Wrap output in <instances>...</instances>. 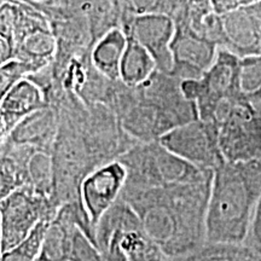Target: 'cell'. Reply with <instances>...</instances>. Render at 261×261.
<instances>
[{"label": "cell", "instance_id": "cell-1", "mask_svg": "<svg viewBox=\"0 0 261 261\" xmlns=\"http://www.w3.org/2000/svg\"><path fill=\"white\" fill-rule=\"evenodd\" d=\"M213 175L162 188L125 185L121 197L167 257L188 254L207 242L208 203Z\"/></svg>", "mask_w": 261, "mask_h": 261}, {"label": "cell", "instance_id": "cell-2", "mask_svg": "<svg viewBox=\"0 0 261 261\" xmlns=\"http://www.w3.org/2000/svg\"><path fill=\"white\" fill-rule=\"evenodd\" d=\"M261 196V161H225L214 169L208 203L207 242H246Z\"/></svg>", "mask_w": 261, "mask_h": 261}, {"label": "cell", "instance_id": "cell-3", "mask_svg": "<svg viewBox=\"0 0 261 261\" xmlns=\"http://www.w3.org/2000/svg\"><path fill=\"white\" fill-rule=\"evenodd\" d=\"M94 243L106 261H165L167 257L121 196L97 224Z\"/></svg>", "mask_w": 261, "mask_h": 261}, {"label": "cell", "instance_id": "cell-4", "mask_svg": "<svg viewBox=\"0 0 261 261\" xmlns=\"http://www.w3.org/2000/svg\"><path fill=\"white\" fill-rule=\"evenodd\" d=\"M125 166L126 185L133 188H162L210 178L212 169L196 167L169 151L159 140L142 142L120 156Z\"/></svg>", "mask_w": 261, "mask_h": 261}, {"label": "cell", "instance_id": "cell-5", "mask_svg": "<svg viewBox=\"0 0 261 261\" xmlns=\"http://www.w3.org/2000/svg\"><path fill=\"white\" fill-rule=\"evenodd\" d=\"M51 198L32 187L16 189L2 198V253L21 243L40 221L54 219L58 210Z\"/></svg>", "mask_w": 261, "mask_h": 261}, {"label": "cell", "instance_id": "cell-6", "mask_svg": "<svg viewBox=\"0 0 261 261\" xmlns=\"http://www.w3.org/2000/svg\"><path fill=\"white\" fill-rule=\"evenodd\" d=\"M218 139L226 161H261V114L243 94L220 121Z\"/></svg>", "mask_w": 261, "mask_h": 261}, {"label": "cell", "instance_id": "cell-7", "mask_svg": "<svg viewBox=\"0 0 261 261\" xmlns=\"http://www.w3.org/2000/svg\"><path fill=\"white\" fill-rule=\"evenodd\" d=\"M159 142L196 167L214 171L226 161L219 146L218 129L201 119L174 127Z\"/></svg>", "mask_w": 261, "mask_h": 261}, {"label": "cell", "instance_id": "cell-8", "mask_svg": "<svg viewBox=\"0 0 261 261\" xmlns=\"http://www.w3.org/2000/svg\"><path fill=\"white\" fill-rule=\"evenodd\" d=\"M121 28L127 37L135 39L152 55L159 71L171 73L173 64L171 44L177 29L171 16L162 12L132 15L123 19Z\"/></svg>", "mask_w": 261, "mask_h": 261}, {"label": "cell", "instance_id": "cell-9", "mask_svg": "<svg viewBox=\"0 0 261 261\" xmlns=\"http://www.w3.org/2000/svg\"><path fill=\"white\" fill-rule=\"evenodd\" d=\"M125 166L117 160L90 172L81 180L80 200L93 231L100 218L115 204L126 185Z\"/></svg>", "mask_w": 261, "mask_h": 261}, {"label": "cell", "instance_id": "cell-10", "mask_svg": "<svg viewBox=\"0 0 261 261\" xmlns=\"http://www.w3.org/2000/svg\"><path fill=\"white\" fill-rule=\"evenodd\" d=\"M171 44L173 58L169 75L179 81L200 80L214 63L219 46L182 24H175Z\"/></svg>", "mask_w": 261, "mask_h": 261}, {"label": "cell", "instance_id": "cell-11", "mask_svg": "<svg viewBox=\"0 0 261 261\" xmlns=\"http://www.w3.org/2000/svg\"><path fill=\"white\" fill-rule=\"evenodd\" d=\"M226 48L237 57L261 56V2L220 14Z\"/></svg>", "mask_w": 261, "mask_h": 261}, {"label": "cell", "instance_id": "cell-12", "mask_svg": "<svg viewBox=\"0 0 261 261\" xmlns=\"http://www.w3.org/2000/svg\"><path fill=\"white\" fill-rule=\"evenodd\" d=\"M48 107L44 91L27 77L18 81L2 97V138L4 140L11 130L25 117Z\"/></svg>", "mask_w": 261, "mask_h": 261}, {"label": "cell", "instance_id": "cell-13", "mask_svg": "<svg viewBox=\"0 0 261 261\" xmlns=\"http://www.w3.org/2000/svg\"><path fill=\"white\" fill-rule=\"evenodd\" d=\"M56 130V115L52 108L46 107L25 117L23 121L19 122L11 130L5 140L14 144L28 145L45 151L54 146Z\"/></svg>", "mask_w": 261, "mask_h": 261}, {"label": "cell", "instance_id": "cell-14", "mask_svg": "<svg viewBox=\"0 0 261 261\" xmlns=\"http://www.w3.org/2000/svg\"><path fill=\"white\" fill-rule=\"evenodd\" d=\"M127 45V35L121 27L107 32L94 42L91 51V63L108 80H120V67Z\"/></svg>", "mask_w": 261, "mask_h": 261}, {"label": "cell", "instance_id": "cell-15", "mask_svg": "<svg viewBox=\"0 0 261 261\" xmlns=\"http://www.w3.org/2000/svg\"><path fill=\"white\" fill-rule=\"evenodd\" d=\"M158 70L152 55L136 41L127 37V45L120 67V81L129 89H137L151 79Z\"/></svg>", "mask_w": 261, "mask_h": 261}, {"label": "cell", "instance_id": "cell-16", "mask_svg": "<svg viewBox=\"0 0 261 261\" xmlns=\"http://www.w3.org/2000/svg\"><path fill=\"white\" fill-rule=\"evenodd\" d=\"M168 261H261V255L247 244L205 242L192 252Z\"/></svg>", "mask_w": 261, "mask_h": 261}, {"label": "cell", "instance_id": "cell-17", "mask_svg": "<svg viewBox=\"0 0 261 261\" xmlns=\"http://www.w3.org/2000/svg\"><path fill=\"white\" fill-rule=\"evenodd\" d=\"M52 220L54 219L40 221L21 243L2 253V261H37Z\"/></svg>", "mask_w": 261, "mask_h": 261}, {"label": "cell", "instance_id": "cell-18", "mask_svg": "<svg viewBox=\"0 0 261 261\" xmlns=\"http://www.w3.org/2000/svg\"><path fill=\"white\" fill-rule=\"evenodd\" d=\"M240 91L246 97L261 91V56L241 58Z\"/></svg>", "mask_w": 261, "mask_h": 261}, {"label": "cell", "instance_id": "cell-19", "mask_svg": "<svg viewBox=\"0 0 261 261\" xmlns=\"http://www.w3.org/2000/svg\"><path fill=\"white\" fill-rule=\"evenodd\" d=\"M35 73L31 65L19 60H11L2 64V81H0V96H4L8 91L17 84L18 81L24 79L29 74Z\"/></svg>", "mask_w": 261, "mask_h": 261}, {"label": "cell", "instance_id": "cell-20", "mask_svg": "<svg viewBox=\"0 0 261 261\" xmlns=\"http://www.w3.org/2000/svg\"><path fill=\"white\" fill-rule=\"evenodd\" d=\"M162 0H125L121 8V21L132 15L159 12Z\"/></svg>", "mask_w": 261, "mask_h": 261}, {"label": "cell", "instance_id": "cell-21", "mask_svg": "<svg viewBox=\"0 0 261 261\" xmlns=\"http://www.w3.org/2000/svg\"><path fill=\"white\" fill-rule=\"evenodd\" d=\"M244 244H247L248 247H250L261 255V196L259 202H257L252 225H250L249 228V233H248Z\"/></svg>", "mask_w": 261, "mask_h": 261}, {"label": "cell", "instance_id": "cell-22", "mask_svg": "<svg viewBox=\"0 0 261 261\" xmlns=\"http://www.w3.org/2000/svg\"><path fill=\"white\" fill-rule=\"evenodd\" d=\"M261 2V0H213L214 10L218 14L230 11V10L241 8V6L254 4V3Z\"/></svg>", "mask_w": 261, "mask_h": 261}]
</instances>
